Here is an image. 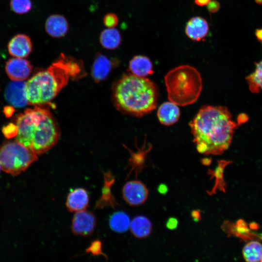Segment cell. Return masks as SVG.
Wrapping results in <instances>:
<instances>
[{
  "label": "cell",
  "instance_id": "obj_1",
  "mask_svg": "<svg viewBox=\"0 0 262 262\" xmlns=\"http://www.w3.org/2000/svg\"><path fill=\"white\" fill-rule=\"evenodd\" d=\"M197 151L204 155H221L230 146L239 126L225 106H202L189 123Z\"/></svg>",
  "mask_w": 262,
  "mask_h": 262
},
{
  "label": "cell",
  "instance_id": "obj_2",
  "mask_svg": "<svg viewBox=\"0 0 262 262\" xmlns=\"http://www.w3.org/2000/svg\"><path fill=\"white\" fill-rule=\"evenodd\" d=\"M86 75L82 61L62 53L49 67L36 73L26 82L28 104L42 106L49 103L70 80H78Z\"/></svg>",
  "mask_w": 262,
  "mask_h": 262
},
{
  "label": "cell",
  "instance_id": "obj_3",
  "mask_svg": "<svg viewBox=\"0 0 262 262\" xmlns=\"http://www.w3.org/2000/svg\"><path fill=\"white\" fill-rule=\"evenodd\" d=\"M16 140L38 155L53 147L60 136L59 127L51 113L41 105L26 109L16 119Z\"/></svg>",
  "mask_w": 262,
  "mask_h": 262
},
{
  "label": "cell",
  "instance_id": "obj_4",
  "mask_svg": "<svg viewBox=\"0 0 262 262\" xmlns=\"http://www.w3.org/2000/svg\"><path fill=\"white\" fill-rule=\"evenodd\" d=\"M113 100L120 111L141 117L156 108L158 91L155 84L146 77L124 74L114 83Z\"/></svg>",
  "mask_w": 262,
  "mask_h": 262
},
{
  "label": "cell",
  "instance_id": "obj_5",
  "mask_svg": "<svg viewBox=\"0 0 262 262\" xmlns=\"http://www.w3.org/2000/svg\"><path fill=\"white\" fill-rule=\"evenodd\" d=\"M164 82L169 101L178 106L196 102L202 89L200 74L189 65H181L170 70L164 77Z\"/></svg>",
  "mask_w": 262,
  "mask_h": 262
},
{
  "label": "cell",
  "instance_id": "obj_6",
  "mask_svg": "<svg viewBox=\"0 0 262 262\" xmlns=\"http://www.w3.org/2000/svg\"><path fill=\"white\" fill-rule=\"evenodd\" d=\"M38 155L17 141L4 142L0 146V164L7 173L17 176L36 161Z\"/></svg>",
  "mask_w": 262,
  "mask_h": 262
},
{
  "label": "cell",
  "instance_id": "obj_7",
  "mask_svg": "<svg viewBox=\"0 0 262 262\" xmlns=\"http://www.w3.org/2000/svg\"><path fill=\"white\" fill-rule=\"evenodd\" d=\"M96 226V218L92 212L86 210L75 212L71 222L73 234L86 237L91 234Z\"/></svg>",
  "mask_w": 262,
  "mask_h": 262
},
{
  "label": "cell",
  "instance_id": "obj_8",
  "mask_svg": "<svg viewBox=\"0 0 262 262\" xmlns=\"http://www.w3.org/2000/svg\"><path fill=\"white\" fill-rule=\"evenodd\" d=\"M148 191L146 185L138 180L127 182L122 189L124 200L131 206H139L147 200Z\"/></svg>",
  "mask_w": 262,
  "mask_h": 262
},
{
  "label": "cell",
  "instance_id": "obj_9",
  "mask_svg": "<svg viewBox=\"0 0 262 262\" xmlns=\"http://www.w3.org/2000/svg\"><path fill=\"white\" fill-rule=\"evenodd\" d=\"M33 66L28 60L22 58L10 59L6 63L5 70L13 81H22L27 79L32 71Z\"/></svg>",
  "mask_w": 262,
  "mask_h": 262
},
{
  "label": "cell",
  "instance_id": "obj_10",
  "mask_svg": "<svg viewBox=\"0 0 262 262\" xmlns=\"http://www.w3.org/2000/svg\"><path fill=\"white\" fill-rule=\"evenodd\" d=\"M26 82L13 81L7 86L5 97L7 101L16 107H22L28 104L25 93Z\"/></svg>",
  "mask_w": 262,
  "mask_h": 262
},
{
  "label": "cell",
  "instance_id": "obj_11",
  "mask_svg": "<svg viewBox=\"0 0 262 262\" xmlns=\"http://www.w3.org/2000/svg\"><path fill=\"white\" fill-rule=\"evenodd\" d=\"M32 49L33 45L30 38L23 34L15 36L8 45L9 54L17 58H23L27 57Z\"/></svg>",
  "mask_w": 262,
  "mask_h": 262
},
{
  "label": "cell",
  "instance_id": "obj_12",
  "mask_svg": "<svg viewBox=\"0 0 262 262\" xmlns=\"http://www.w3.org/2000/svg\"><path fill=\"white\" fill-rule=\"evenodd\" d=\"M89 197L87 191L83 188H77L68 193L66 205L70 212L86 210L88 206Z\"/></svg>",
  "mask_w": 262,
  "mask_h": 262
},
{
  "label": "cell",
  "instance_id": "obj_13",
  "mask_svg": "<svg viewBox=\"0 0 262 262\" xmlns=\"http://www.w3.org/2000/svg\"><path fill=\"white\" fill-rule=\"evenodd\" d=\"M209 26L207 20L200 16L191 18L185 27V33L192 40L199 41L203 39L208 34Z\"/></svg>",
  "mask_w": 262,
  "mask_h": 262
},
{
  "label": "cell",
  "instance_id": "obj_14",
  "mask_svg": "<svg viewBox=\"0 0 262 262\" xmlns=\"http://www.w3.org/2000/svg\"><path fill=\"white\" fill-rule=\"evenodd\" d=\"M68 23L65 18L61 15H52L47 19L45 30L50 36L60 38L65 36L68 32Z\"/></svg>",
  "mask_w": 262,
  "mask_h": 262
},
{
  "label": "cell",
  "instance_id": "obj_15",
  "mask_svg": "<svg viewBox=\"0 0 262 262\" xmlns=\"http://www.w3.org/2000/svg\"><path fill=\"white\" fill-rule=\"evenodd\" d=\"M114 63L106 56L98 53L92 67V76L94 81L99 82L105 80L111 71Z\"/></svg>",
  "mask_w": 262,
  "mask_h": 262
},
{
  "label": "cell",
  "instance_id": "obj_16",
  "mask_svg": "<svg viewBox=\"0 0 262 262\" xmlns=\"http://www.w3.org/2000/svg\"><path fill=\"white\" fill-rule=\"evenodd\" d=\"M157 116L160 122L163 125H172L179 120L180 110L178 105L173 102H165L159 107Z\"/></svg>",
  "mask_w": 262,
  "mask_h": 262
},
{
  "label": "cell",
  "instance_id": "obj_17",
  "mask_svg": "<svg viewBox=\"0 0 262 262\" xmlns=\"http://www.w3.org/2000/svg\"><path fill=\"white\" fill-rule=\"evenodd\" d=\"M129 70L135 76L146 77L153 73V65L150 60L147 56L136 55L130 61Z\"/></svg>",
  "mask_w": 262,
  "mask_h": 262
},
{
  "label": "cell",
  "instance_id": "obj_18",
  "mask_svg": "<svg viewBox=\"0 0 262 262\" xmlns=\"http://www.w3.org/2000/svg\"><path fill=\"white\" fill-rule=\"evenodd\" d=\"M152 223L146 216L139 215L135 217L131 221L130 229L135 237L142 239L148 236L152 231Z\"/></svg>",
  "mask_w": 262,
  "mask_h": 262
},
{
  "label": "cell",
  "instance_id": "obj_19",
  "mask_svg": "<svg viewBox=\"0 0 262 262\" xmlns=\"http://www.w3.org/2000/svg\"><path fill=\"white\" fill-rule=\"evenodd\" d=\"M229 164V162L220 161L218 162V165L215 169H209L208 174L210 176V179H214L215 183L211 191H207V193L210 196L216 193L217 190L223 192H226V184L224 180V170L225 167Z\"/></svg>",
  "mask_w": 262,
  "mask_h": 262
},
{
  "label": "cell",
  "instance_id": "obj_20",
  "mask_svg": "<svg viewBox=\"0 0 262 262\" xmlns=\"http://www.w3.org/2000/svg\"><path fill=\"white\" fill-rule=\"evenodd\" d=\"M104 185L102 190V195L96 204V207L101 208L106 206H114L116 201L111 195V186L115 181V178L110 172L104 173Z\"/></svg>",
  "mask_w": 262,
  "mask_h": 262
},
{
  "label": "cell",
  "instance_id": "obj_21",
  "mask_svg": "<svg viewBox=\"0 0 262 262\" xmlns=\"http://www.w3.org/2000/svg\"><path fill=\"white\" fill-rule=\"evenodd\" d=\"M99 41L101 46L108 49H114L121 44V36L119 32L115 28H107L100 33Z\"/></svg>",
  "mask_w": 262,
  "mask_h": 262
},
{
  "label": "cell",
  "instance_id": "obj_22",
  "mask_svg": "<svg viewBox=\"0 0 262 262\" xmlns=\"http://www.w3.org/2000/svg\"><path fill=\"white\" fill-rule=\"evenodd\" d=\"M131 221L129 215L122 211L114 213L109 218V223L112 230L123 233L130 228Z\"/></svg>",
  "mask_w": 262,
  "mask_h": 262
},
{
  "label": "cell",
  "instance_id": "obj_23",
  "mask_svg": "<svg viewBox=\"0 0 262 262\" xmlns=\"http://www.w3.org/2000/svg\"><path fill=\"white\" fill-rule=\"evenodd\" d=\"M242 253L246 262H262V244L258 241H253L247 243Z\"/></svg>",
  "mask_w": 262,
  "mask_h": 262
},
{
  "label": "cell",
  "instance_id": "obj_24",
  "mask_svg": "<svg viewBox=\"0 0 262 262\" xmlns=\"http://www.w3.org/2000/svg\"><path fill=\"white\" fill-rule=\"evenodd\" d=\"M255 70L246 77L251 92L258 94L262 91V61L256 63Z\"/></svg>",
  "mask_w": 262,
  "mask_h": 262
},
{
  "label": "cell",
  "instance_id": "obj_25",
  "mask_svg": "<svg viewBox=\"0 0 262 262\" xmlns=\"http://www.w3.org/2000/svg\"><path fill=\"white\" fill-rule=\"evenodd\" d=\"M11 9L16 13L23 14L29 12L32 8L31 0H11Z\"/></svg>",
  "mask_w": 262,
  "mask_h": 262
},
{
  "label": "cell",
  "instance_id": "obj_26",
  "mask_svg": "<svg viewBox=\"0 0 262 262\" xmlns=\"http://www.w3.org/2000/svg\"><path fill=\"white\" fill-rule=\"evenodd\" d=\"M87 253H89L93 256L103 255L106 259L107 256L102 251V243L99 240L94 241L86 249Z\"/></svg>",
  "mask_w": 262,
  "mask_h": 262
},
{
  "label": "cell",
  "instance_id": "obj_27",
  "mask_svg": "<svg viewBox=\"0 0 262 262\" xmlns=\"http://www.w3.org/2000/svg\"><path fill=\"white\" fill-rule=\"evenodd\" d=\"M118 18L114 13H109L103 18L104 24L108 28H115L118 24Z\"/></svg>",
  "mask_w": 262,
  "mask_h": 262
},
{
  "label": "cell",
  "instance_id": "obj_28",
  "mask_svg": "<svg viewBox=\"0 0 262 262\" xmlns=\"http://www.w3.org/2000/svg\"><path fill=\"white\" fill-rule=\"evenodd\" d=\"M2 132L5 136L8 138L16 137L17 132V126L13 123H10L3 128Z\"/></svg>",
  "mask_w": 262,
  "mask_h": 262
},
{
  "label": "cell",
  "instance_id": "obj_29",
  "mask_svg": "<svg viewBox=\"0 0 262 262\" xmlns=\"http://www.w3.org/2000/svg\"><path fill=\"white\" fill-rule=\"evenodd\" d=\"M207 6L208 11L211 13L217 12L220 7L219 3L215 0H211Z\"/></svg>",
  "mask_w": 262,
  "mask_h": 262
},
{
  "label": "cell",
  "instance_id": "obj_30",
  "mask_svg": "<svg viewBox=\"0 0 262 262\" xmlns=\"http://www.w3.org/2000/svg\"><path fill=\"white\" fill-rule=\"evenodd\" d=\"M178 225V220L173 217L170 218L167 221L166 226V227L170 229H175Z\"/></svg>",
  "mask_w": 262,
  "mask_h": 262
},
{
  "label": "cell",
  "instance_id": "obj_31",
  "mask_svg": "<svg viewBox=\"0 0 262 262\" xmlns=\"http://www.w3.org/2000/svg\"><path fill=\"white\" fill-rule=\"evenodd\" d=\"M191 215L193 219L196 222L200 221L202 218L200 211L198 210L193 211L191 213Z\"/></svg>",
  "mask_w": 262,
  "mask_h": 262
},
{
  "label": "cell",
  "instance_id": "obj_32",
  "mask_svg": "<svg viewBox=\"0 0 262 262\" xmlns=\"http://www.w3.org/2000/svg\"><path fill=\"white\" fill-rule=\"evenodd\" d=\"M158 191L159 193L161 194L165 195L168 191V188L167 185L164 184H161L158 187Z\"/></svg>",
  "mask_w": 262,
  "mask_h": 262
},
{
  "label": "cell",
  "instance_id": "obj_33",
  "mask_svg": "<svg viewBox=\"0 0 262 262\" xmlns=\"http://www.w3.org/2000/svg\"><path fill=\"white\" fill-rule=\"evenodd\" d=\"M211 0H195V3L199 6L207 5Z\"/></svg>",
  "mask_w": 262,
  "mask_h": 262
},
{
  "label": "cell",
  "instance_id": "obj_34",
  "mask_svg": "<svg viewBox=\"0 0 262 262\" xmlns=\"http://www.w3.org/2000/svg\"><path fill=\"white\" fill-rule=\"evenodd\" d=\"M14 111L13 108L11 107H5L4 109V112L7 116L11 115Z\"/></svg>",
  "mask_w": 262,
  "mask_h": 262
},
{
  "label": "cell",
  "instance_id": "obj_35",
  "mask_svg": "<svg viewBox=\"0 0 262 262\" xmlns=\"http://www.w3.org/2000/svg\"><path fill=\"white\" fill-rule=\"evenodd\" d=\"M256 36L259 41H262V29H258L256 30Z\"/></svg>",
  "mask_w": 262,
  "mask_h": 262
},
{
  "label": "cell",
  "instance_id": "obj_36",
  "mask_svg": "<svg viewBox=\"0 0 262 262\" xmlns=\"http://www.w3.org/2000/svg\"><path fill=\"white\" fill-rule=\"evenodd\" d=\"M211 161L210 159H205L204 160H203L202 163L204 165H209L210 164Z\"/></svg>",
  "mask_w": 262,
  "mask_h": 262
},
{
  "label": "cell",
  "instance_id": "obj_37",
  "mask_svg": "<svg viewBox=\"0 0 262 262\" xmlns=\"http://www.w3.org/2000/svg\"><path fill=\"white\" fill-rule=\"evenodd\" d=\"M255 1L258 4H262V0H255Z\"/></svg>",
  "mask_w": 262,
  "mask_h": 262
},
{
  "label": "cell",
  "instance_id": "obj_38",
  "mask_svg": "<svg viewBox=\"0 0 262 262\" xmlns=\"http://www.w3.org/2000/svg\"><path fill=\"white\" fill-rule=\"evenodd\" d=\"M1 170V165L0 164V170Z\"/></svg>",
  "mask_w": 262,
  "mask_h": 262
}]
</instances>
